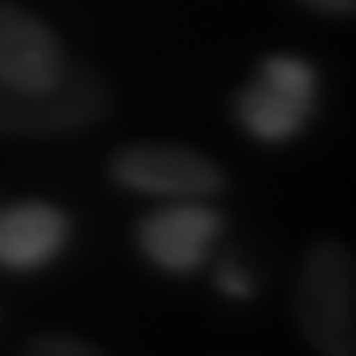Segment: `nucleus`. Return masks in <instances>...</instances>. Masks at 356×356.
Wrapping results in <instances>:
<instances>
[{
	"instance_id": "f257e3e1",
	"label": "nucleus",
	"mask_w": 356,
	"mask_h": 356,
	"mask_svg": "<svg viewBox=\"0 0 356 356\" xmlns=\"http://www.w3.org/2000/svg\"><path fill=\"white\" fill-rule=\"evenodd\" d=\"M111 111L103 79L88 67L67 64L51 88L28 91L0 83V139H40L95 127Z\"/></svg>"
},
{
	"instance_id": "1a4fd4ad",
	"label": "nucleus",
	"mask_w": 356,
	"mask_h": 356,
	"mask_svg": "<svg viewBox=\"0 0 356 356\" xmlns=\"http://www.w3.org/2000/svg\"><path fill=\"white\" fill-rule=\"evenodd\" d=\"M32 353H40V356H95L99 348L88 341H72V337H40L32 344Z\"/></svg>"
},
{
	"instance_id": "423d86ee",
	"label": "nucleus",
	"mask_w": 356,
	"mask_h": 356,
	"mask_svg": "<svg viewBox=\"0 0 356 356\" xmlns=\"http://www.w3.org/2000/svg\"><path fill=\"white\" fill-rule=\"evenodd\" d=\"M64 48L40 16L0 0V83L8 88H51L64 76Z\"/></svg>"
},
{
	"instance_id": "7ed1b4c3",
	"label": "nucleus",
	"mask_w": 356,
	"mask_h": 356,
	"mask_svg": "<svg viewBox=\"0 0 356 356\" xmlns=\"http://www.w3.org/2000/svg\"><path fill=\"white\" fill-rule=\"evenodd\" d=\"M317 107V67L301 56H266L238 91L234 115L257 143L297 139Z\"/></svg>"
},
{
	"instance_id": "0eeeda50",
	"label": "nucleus",
	"mask_w": 356,
	"mask_h": 356,
	"mask_svg": "<svg viewBox=\"0 0 356 356\" xmlns=\"http://www.w3.org/2000/svg\"><path fill=\"white\" fill-rule=\"evenodd\" d=\"M67 214L48 202H8L0 206V269L36 273L51 266L67 245Z\"/></svg>"
},
{
	"instance_id": "9d476101",
	"label": "nucleus",
	"mask_w": 356,
	"mask_h": 356,
	"mask_svg": "<svg viewBox=\"0 0 356 356\" xmlns=\"http://www.w3.org/2000/svg\"><path fill=\"white\" fill-rule=\"evenodd\" d=\"M313 13H325V16H353L356 13V0H297Z\"/></svg>"
},
{
	"instance_id": "39448f33",
	"label": "nucleus",
	"mask_w": 356,
	"mask_h": 356,
	"mask_svg": "<svg viewBox=\"0 0 356 356\" xmlns=\"http://www.w3.org/2000/svg\"><path fill=\"white\" fill-rule=\"evenodd\" d=\"M218 234L222 214L210 206V198H178L143 218L139 250L163 273H194L206 266Z\"/></svg>"
},
{
	"instance_id": "20e7f679",
	"label": "nucleus",
	"mask_w": 356,
	"mask_h": 356,
	"mask_svg": "<svg viewBox=\"0 0 356 356\" xmlns=\"http://www.w3.org/2000/svg\"><path fill=\"white\" fill-rule=\"evenodd\" d=\"M111 178L131 194L151 198H214L226 186V175L214 159L178 143H131L111 159Z\"/></svg>"
},
{
	"instance_id": "6e6552de",
	"label": "nucleus",
	"mask_w": 356,
	"mask_h": 356,
	"mask_svg": "<svg viewBox=\"0 0 356 356\" xmlns=\"http://www.w3.org/2000/svg\"><path fill=\"white\" fill-rule=\"evenodd\" d=\"M214 281H218V289L226 293V297H234V301H245V297H254V281H250V273H245L242 266H234V261L218 266Z\"/></svg>"
},
{
	"instance_id": "f03ea898",
	"label": "nucleus",
	"mask_w": 356,
	"mask_h": 356,
	"mask_svg": "<svg viewBox=\"0 0 356 356\" xmlns=\"http://www.w3.org/2000/svg\"><path fill=\"white\" fill-rule=\"evenodd\" d=\"M297 321L309 344L321 353L344 356L353 353L356 337V281L353 254L344 242H317L301 266V289H297Z\"/></svg>"
}]
</instances>
